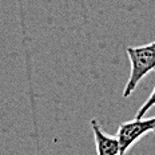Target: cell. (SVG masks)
Instances as JSON below:
<instances>
[{
	"instance_id": "6da1fadb",
	"label": "cell",
	"mask_w": 155,
	"mask_h": 155,
	"mask_svg": "<svg viewBox=\"0 0 155 155\" xmlns=\"http://www.w3.org/2000/svg\"><path fill=\"white\" fill-rule=\"evenodd\" d=\"M127 55L131 70L123 90V98H128L137 90L140 80L155 70V41L139 47H127Z\"/></svg>"
},
{
	"instance_id": "7a4b0ae2",
	"label": "cell",
	"mask_w": 155,
	"mask_h": 155,
	"mask_svg": "<svg viewBox=\"0 0 155 155\" xmlns=\"http://www.w3.org/2000/svg\"><path fill=\"white\" fill-rule=\"evenodd\" d=\"M155 130V116L148 119L135 118L119 126L116 139L119 142V155H124L146 134Z\"/></svg>"
},
{
	"instance_id": "3957f363",
	"label": "cell",
	"mask_w": 155,
	"mask_h": 155,
	"mask_svg": "<svg viewBox=\"0 0 155 155\" xmlns=\"http://www.w3.org/2000/svg\"><path fill=\"white\" fill-rule=\"evenodd\" d=\"M91 130L95 139L98 155H119V142L116 137L106 134L99 124L98 119H91Z\"/></svg>"
},
{
	"instance_id": "277c9868",
	"label": "cell",
	"mask_w": 155,
	"mask_h": 155,
	"mask_svg": "<svg viewBox=\"0 0 155 155\" xmlns=\"http://www.w3.org/2000/svg\"><path fill=\"white\" fill-rule=\"evenodd\" d=\"M154 106H155V87H154L153 92H151V95L148 96V99L144 102V104L138 110L135 118H144V115L147 114V111H150V108H153Z\"/></svg>"
},
{
	"instance_id": "5b68a950",
	"label": "cell",
	"mask_w": 155,
	"mask_h": 155,
	"mask_svg": "<svg viewBox=\"0 0 155 155\" xmlns=\"http://www.w3.org/2000/svg\"><path fill=\"white\" fill-rule=\"evenodd\" d=\"M153 132H154V134H155V130H154V131H153Z\"/></svg>"
}]
</instances>
